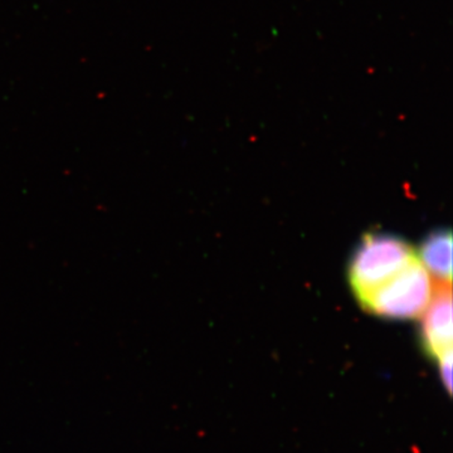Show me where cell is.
Instances as JSON below:
<instances>
[{"label":"cell","instance_id":"3957f363","mask_svg":"<svg viewBox=\"0 0 453 453\" xmlns=\"http://www.w3.org/2000/svg\"><path fill=\"white\" fill-rule=\"evenodd\" d=\"M423 345L436 359L442 377L452 372L451 283H436L431 303L423 312Z\"/></svg>","mask_w":453,"mask_h":453},{"label":"cell","instance_id":"7a4b0ae2","mask_svg":"<svg viewBox=\"0 0 453 453\" xmlns=\"http://www.w3.org/2000/svg\"><path fill=\"white\" fill-rule=\"evenodd\" d=\"M436 283L418 256L403 270L366 295L359 303L366 311L389 319L418 318L426 311Z\"/></svg>","mask_w":453,"mask_h":453},{"label":"cell","instance_id":"277c9868","mask_svg":"<svg viewBox=\"0 0 453 453\" xmlns=\"http://www.w3.org/2000/svg\"><path fill=\"white\" fill-rule=\"evenodd\" d=\"M421 264L437 283L452 281V234L449 231L434 232L421 247Z\"/></svg>","mask_w":453,"mask_h":453},{"label":"cell","instance_id":"6da1fadb","mask_svg":"<svg viewBox=\"0 0 453 453\" xmlns=\"http://www.w3.org/2000/svg\"><path fill=\"white\" fill-rule=\"evenodd\" d=\"M416 257L412 247L395 235H365L349 266V282L357 301L388 281Z\"/></svg>","mask_w":453,"mask_h":453}]
</instances>
